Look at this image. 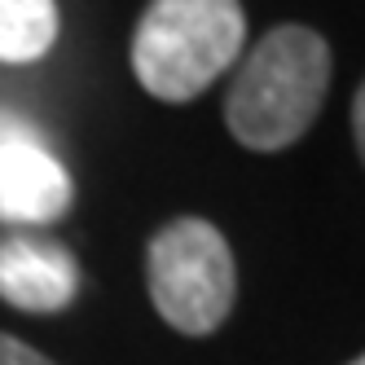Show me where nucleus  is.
Wrapping results in <instances>:
<instances>
[{"instance_id": "f257e3e1", "label": "nucleus", "mask_w": 365, "mask_h": 365, "mask_svg": "<svg viewBox=\"0 0 365 365\" xmlns=\"http://www.w3.org/2000/svg\"><path fill=\"white\" fill-rule=\"evenodd\" d=\"M330 88V44L304 27H273L251 48L225 101V123L247 150H286L295 145Z\"/></svg>"}, {"instance_id": "f03ea898", "label": "nucleus", "mask_w": 365, "mask_h": 365, "mask_svg": "<svg viewBox=\"0 0 365 365\" xmlns=\"http://www.w3.org/2000/svg\"><path fill=\"white\" fill-rule=\"evenodd\" d=\"M247 14L238 0H150L133 36V71L150 97L194 101L238 62Z\"/></svg>"}, {"instance_id": "7ed1b4c3", "label": "nucleus", "mask_w": 365, "mask_h": 365, "mask_svg": "<svg viewBox=\"0 0 365 365\" xmlns=\"http://www.w3.org/2000/svg\"><path fill=\"white\" fill-rule=\"evenodd\" d=\"M145 286L172 330H220L238 295V273H233V251L225 233L198 216L168 220L145 247Z\"/></svg>"}, {"instance_id": "20e7f679", "label": "nucleus", "mask_w": 365, "mask_h": 365, "mask_svg": "<svg viewBox=\"0 0 365 365\" xmlns=\"http://www.w3.org/2000/svg\"><path fill=\"white\" fill-rule=\"evenodd\" d=\"M71 176L40 137L0 141V220L53 225L71 212Z\"/></svg>"}, {"instance_id": "39448f33", "label": "nucleus", "mask_w": 365, "mask_h": 365, "mask_svg": "<svg viewBox=\"0 0 365 365\" xmlns=\"http://www.w3.org/2000/svg\"><path fill=\"white\" fill-rule=\"evenodd\" d=\"M80 295V264L53 238L0 242V299L18 312H62Z\"/></svg>"}, {"instance_id": "423d86ee", "label": "nucleus", "mask_w": 365, "mask_h": 365, "mask_svg": "<svg viewBox=\"0 0 365 365\" xmlns=\"http://www.w3.org/2000/svg\"><path fill=\"white\" fill-rule=\"evenodd\" d=\"M58 40L53 0H0V62H40Z\"/></svg>"}, {"instance_id": "0eeeda50", "label": "nucleus", "mask_w": 365, "mask_h": 365, "mask_svg": "<svg viewBox=\"0 0 365 365\" xmlns=\"http://www.w3.org/2000/svg\"><path fill=\"white\" fill-rule=\"evenodd\" d=\"M0 365H53V361L44 352H36V348H27L14 334H0Z\"/></svg>"}, {"instance_id": "6e6552de", "label": "nucleus", "mask_w": 365, "mask_h": 365, "mask_svg": "<svg viewBox=\"0 0 365 365\" xmlns=\"http://www.w3.org/2000/svg\"><path fill=\"white\" fill-rule=\"evenodd\" d=\"M352 141H356V154H361V163H365V84L352 97Z\"/></svg>"}, {"instance_id": "1a4fd4ad", "label": "nucleus", "mask_w": 365, "mask_h": 365, "mask_svg": "<svg viewBox=\"0 0 365 365\" xmlns=\"http://www.w3.org/2000/svg\"><path fill=\"white\" fill-rule=\"evenodd\" d=\"M352 365H365V356H356V361H352Z\"/></svg>"}]
</instances>
